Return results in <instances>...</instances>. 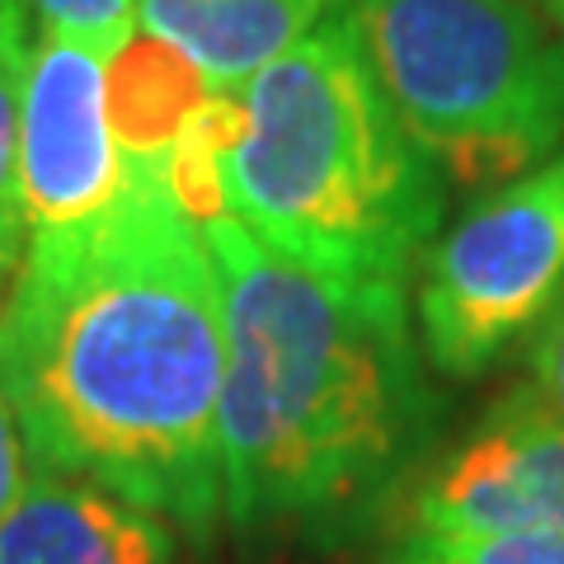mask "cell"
Wrapping results in <instances>:
<instances>
[{
    "mask_svg": "<svg viewBox=\"0 0 564 564\" xmlns=\"http://www.w3.org/2000/svg\"><path fill=\"white\" fill-rule=\"evenodd\" d=\"M419 151L456 184H513L564 151V33L527 0H339Z\"/></svg>",
    "mask_w": 564,
    "mask_h": 564,
    "instance_id": "277c9868",
    "label": "cell"
},
{
    "mask_svg": "<svg viewBox=\"0 0 564 564\" xmlns=\"http://www.w3.org/2000/svg\"><path fill=\"white\" fill-rule=\"evenodd\" d=\"M24 485H29V447H24L20 419H14L6 391H0V518L14 508Z\"/></svg>",
    "mask_w": 564,
    "mask_h": 564,
    "instance_id": "9a60e30c",
    "label": "cell"
},
{
    "mask_svg": "<svg viewBox=\"0 0 564 564\" xmlns=\"http://www.w3.org/2000/svg\"><path fill=\"white\" fill-rule=\"evenodd\" d=\"M564 296V151L494 188L423 254L419 334L452 381L485 377Z\"/></svg>",
    "mask_w": 564,
    "mask_h": 564,
    "instance_id": "5b68a950",
    "label": "cell"
},
{
    "mask_svg": "<svg viewBox=\"0 0 564 564\" xmlns=\"http://www.w3.org/2000/svg\"><path fill=\"white\" fill-rule=\"evenodd\" d=\"M545 410L564 419V302L551 311L541 339L532 348V386H527Z\"/></svg>",
    "mask_w": 564,
    "mask_h": 564,
    "instance_id": "5bb4252c",
    "label": "cell"
},
{
    "mask_svg": "<svg viewBox=\"0 0 564 564\" xmlns=\"http://www.w3.org/2000/svg\"><path fill=\"white\" fill-rule=\"evenodd\" d=\"M226 212L311 269L400 282L443 221V174L404 132L344 6L236 85Z\"/></svg>",
    "mask_w": 564,
    "mask_h": 564,
    "instance_id": "3957f363",
    "label": "cell"
},
{
    "mask_svg": "<svg viewBox=\"0 0 564 564\" xmlns=\"http://www.w3.org/2000/svg\"><path fill=\"white\" fill-rule=\"evenodd\" d=\"M329 0H137V29L170 43L212 90H236L325 20Z\"/></svg>",
    "mask_w": 564,
    "mask_h": 564,
    "instance_id": "9c48e42d",
    "label": "cell"
},
{
    "mask_svg": "<svg viewBox=\"0 0 564 564\" xmlns=\"http://www.w3.org/2000/svg\"><path fill=\"white\" fill-rule=\"evenodd\" d=\"M0 564H174V536L151 508L39 466L0 518Z\"/></svg>",
    "mask_w": 564,
    "mask_h": 564,
    "instance_id": "ba28073f",
    "label": "cell"
},
{
    "mask_svg": "<svg viewBox=\"0 0 564 564\" xmlns=\"http://www.w3.org/2000/svg\"><path fill=\"white\" fill-rule=\"evenodd\" d=\"M39 29L113 57L137 33V0H24Z\"/></svg>",
    "mask_w": 564,
    "mask_h": 564,
    "instance_id": "4fadbf2b",
    "label": "cell"
},
{
    "mask_svg": "<svg viewBox=\"0 0 564 564\" xmlns=\"http://www.w3.org/2000/svg\"><path fill=\"white\" fill-rule=\"evenodd\" d=\"M541 10L551 14V20H555V29L564 33V0H541Z\"/></svg>",
    "mask_w": 564,
    "mask_h": 564,
    "instance_id": "2e32d148",
    "label": "cell"
},
{
    "mask_svg": "<svg viewBox=\"0 0 564 564\" xmlns=\"http://www.w3.org/2000/svg\"><path fill=\"white\" fill-rule=\"evenodd\" d=\"M33 47V14L24 0H0V296L24 254L20 217V90Z\"/></svg>",
    "mask_w": 564,
    "mask_h": 564,
    "instance_id": "8fae6325",
    "label": "cell"
},
{
    "mask_svg": "<svg viewBox=\"0 0 564 564\" xmlns=\"http://www.w3.org/2000/svg\"><path fill=\"white\" fill-rule=\"evenodd\" d=\"M221 372L217 263L165 174L24 240L0 296V391L33 466L207 536L226 513Z\"/></svg>",
    "mask_w": 564,
    "mask_h": 564,
    "instance_id": "6da1fadb",
    "label": "cell"
},
{
    "mask_svg": "<svg viewBox=\"0 0 564 564\" xmlns=\"http://www.w3.org/2000/svg\"><path fill=\"white\" fill-rule=\"evenodd\" d=\"M161 170L137 165L118 141L109 57L39 29L20 90V217L24 240L57 236L118 207Z\"/></svg>",
    "mask_w": 564,
    "mask_h": 564,
    "instance_id": "8992f818",
    "label": "cell"
},
{
    "mask_svg": "<svg viewBox=\"0 0 564 564\" xmlns=\"http://www.w3.org/2000/svg\"><path fill=\"white\" fill-rule=\"evenodd\" d=\"M419 532L564 536V419L527 391L494 414L414 494Z\"/></svg>",
    "mask_w": 564,
    "mask_h": 564,
    "instance_id": "52a82bcc",
    "label": "cell"
},
{
    "mask_svg": "<svg viewBox=\"0 0 564 564\" xmlns=\"http://www.w3.org/2000/svg\"><path fill=\"white\" fill-rule=\"evenodd\" d=\"M212 85L203 70L193 66L184 52L151 39V33H132L113 57H109V104H113V128L122 151L137 165L161 170L174 151V141L188 128V118L203 109Z\"/></svg>",
    "mask_w": 564,
    "mask_h": 564,
    "instance_id": "30bf717a",
    "label": "cell"
},
{
    "mask_svg": "<svg viewBox=\"0 0 564 564\" xmlns=\"http://www.w3.org/2000/svg\"><path fill=\"white\" fill-rule=\"evenodd\" d=\"M203 240L226 329V522L344 541L395 499L437 437L404 288L288 259L231 212Z\"/></svg>",
    "mask_w": 564,
    "mask_h": 564,
    "instance_id": "7a4b0ae2",
    "label": "cell"
},
{
    "mask_svg": "<svg viewBox=\"0 0 564 564\" xmlns=\"http://www.w3.org/2000/svg\"><path fill=\"white\" fill-rule=\"evenodd\" d=\"M391 564H564V536L541 532H419L395 545Z\"/></svg>",
    "mask_w": 564,
    "mask_h": 564,
    "instance_id": "7c38bea8",
    "label": "cell"
}]
</instances>
